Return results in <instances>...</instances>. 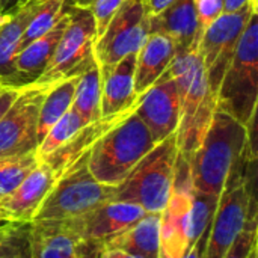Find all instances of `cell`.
Instances as JSON below:
<instances>
[{"label": "cell", "mask_w": 258, "mask_h": 258, "mask_svg": "<svg viewBox=\"0 0 258 258\" xmlns=\"http://www.w3.org/2000/svg\"><path fill=\"white\" fill-rule=\"evenodd\" d=\"M177 157L178 148L174 133L156 144L130 174L115 186L112 200L136 204L147 213H162L172 194Z\"/></svg>", "instance_id": "277c9868"}, {"label": "cell", "mask_w": 258, "mask_h": 258, "mask_svg": "<svg viewBox=\"0 0 258 258\" xmlns=\"http://www.w3.org/2000/svg\"><path fill=\"white\" fill-rule=\"evenodd\" d=\"M2 15H3V11H2V2H0V18H2Z\"/></svg>", "instance_id": "7bdbcfd3"}, {"label": "cell", "mask_w": 258, "mask_h": 258, "mask_svg": "<svg viewBox=\"0 0 258 258\" xmlns=\"http://www.w3.org/2000/svg\"><path fill=\"white\" fill-rule=\"evenodd\" d=\"M258 103V12H252L234 56L225 70L216 110L228 113L243 125L255 121Z\"/></svg>", "instance_id": "5b68a950"}, {"label": "cell", "mask_w": 258, "mask_h": 258, "mask_svg": "<svg viewBox=\"0 0 258 258\" xmlns=\"http://www.w3.org/2000/svg\"><path fill=\"white\" fill-rule=\"evenodd\" d=\"M125 0H92L86 9L92 14L94 21H95V30H97V38L106 30L107 24L113 18V15L119 11Z\"/></svg>", "instance_id": "d6a6232c"}, {"label": "cell", "mask_w": 258, "mask_h": 258, "mask_svg": "<svg viewBox=\"0 0 258 258\" xmlns=\"http://www.w3.org/2000/svg\"><path fill=\"white\" fill-rule=\"evenodd\" d=\"M0 85H2V83H0Z\"/></svg>", "instance_id": "f6af8a7d"}, {"label": "cell", "mask_w": 258, "mask_h": 258, "mask_svg": "<svg viewBox=\"0 0 258 258\" xmlns=\"http://www.w3.org/2000/svg\"><path fill=\"white\" fill-rule=\"evenodd\" d=\"M154 145L156 142L148 127L133 112L89 150V172L97 181L115 187Z\"/></svg>", "instance_id": "3957f363"}, {"label": "cell", "mask_w": 258, "mask_h": 258, "mask_svg": "<svg viewBox=\"0 0 258 258\" xmlns=\"http://www.w3.org/2000/svg\"><path fill=\"white\" fill-rule=\"evenodd\" d=\"M175 42L163 33H150L136 53L135 94L139 97L171 67L177 54Z\"/></svg>", "instance_id": "d6986e66"}, {"label": "cell", "mask_w": 258, "mask_h": 258, "mask_svg": "<svg viewBox=\"0 0 258 258\" xmlns=\"http://www.w3.org/2000/svg\"><path fill=\"white\" fill-rule=\"evenodd\" d=\"M38 163L36 151L0 157V200L15 190Z\"/></svg>", "instance_id": "484cf974"}, {"label": "cell", "mask_w": 258, "mask_h": 258, "mask_svg": "<svg viewBox=\"0 0 258 258\" xmlns=\"http://www.w3.org/2000/svg\"><path fill=\"white\" fill-rule=\"evenodd\" d=\"M254 128L255 121L243 125L228 113L215 112L201 144L187 160L194 190L221 200L230 180L249 159H255Z\"/></svg>", "instance_id": "6da1fadb"}, {"label": "cell", "mask_w": 258, "mask_h": 258, "mask_svg": "<svg viewBox=\"0 0 258 258\" xmlns=\"http://www.w3.org/2000/svg\"><path fill=\"white\" fill-rule=\"evenodd\" d=\"M136 53L124 56L104 77L101 86V116L113 115L136 104Z\"/></svg>", "instance_id": "603a6c76"}, {"label": "cell", "mask_w": 258, "mask_h": 258, "mask_svg": "<svg viewBox=\"0 0 258 258\" xmlns=\"http://www.w3.org/2000/svg\"><path fill=\"white\" fill-rule=\"evenodd\" d=\"M41 0H24L0 18V83L18 85L15 57L21 47L24 32L32 21Z\"/></svg>", "instance_id": "ac0fdd59"}, {"label": "cell", "mask_w": 258, "mask_h": 258, "mask_svg": "<svg viewBox=\"0 0 258 258\" xmlns=\"http://www.w3.org/2000/svg\"><path fill=\"white\" fill-rule=\"evenodd\" d=\"M98 258H138L135 255H130L121 249H103Z\"/></svg>", "instance_id": "74e56055"}, {"label": "cell", "mask_w": 258, "mask_h": 258, "mask_svg": "<svg viewBox=\"0 0 258 258\" xmlns=\"http://www.w3.org/2000/svg\"><path fill=\"white\" fill-rule=\"evenodd\" d=\"M88 153L57 177L32 222L70 221L113 198L115 187L97 181L89 172Z\"/></svg>", "instance_id": "8992f818"}, {"label": "cell", "mask_w": 258, "mask_h": 258, "mask_svg": "<svg viewBox=\"0 0 258 258\" xmlns=\"http://www.w3.org/2000/svg\"><path fill=\"white\" fill-rule=\"evenodd\" d=\"M195 12H197V36L194 50L207 30L210 24H213L224 14V0H195Z\"/></svg>", "instance_id": "4dcf8cb0"}, {"label": "cell", "mask_w": 258, "mask_h": 258, "mask_svg": "<svg viewBox=\"0 0 258 258\" xmlns=\"http://www.w3.org/2000/svg\"><path fill=\"white\" fill-rule=\"evenodd\" d=\"M77 79L79 74L54 83L44 97L38 119V142H41L45 133L50 130V127L71 109Z\"/></svg>", "instance_id": "d4e9b609"}, {"label": "cell", "mask_w": 258, "mask_h": 258, "mask_svg": "<svg viewBox=\"0 0 258 258\" xmlns=\"http://www.w3.org/2000/svg\"><path fill=\"white\" fill-rule=\"evenodd\" d=\"M53 85L26 83L0 116V157L20 156L38 148V119L44 97Z\"/></svg>", "instance_id": "30bf717a"}, {"label": "cell", "mask_w": 258, "mask_h": 258, "mask_svg": "<svg viewBox=\"0 0 258 258\" xmlns=\"http://www.w3.org/2000/svg\"><path fill=\"white\" fill-rule=\"evenodd\" d=\"M169 71L175 79L180 97V122L175 132L177 148L178 154L189 160L216 112V95L210 91L197 50L177 51Z\"/></svg>", "instance_id": "7a4b0ae2"}, {"label": "cell", "mask_w": 258, "mask_h": 258, "mask_svg": "<svg viewBox=\"0 0 258 258\" xmlns=\"http://www.w3.org/2000/svg\"><path fill=\"white\" fill-rule=\"evenodd\" d=\"M194 186L189 162L178 154L172 194L160 213V258H181L190 248L189 219Z\"/></svg>", "instance_id": "7c38bea8"}, {"label": "cell", "mask_w": 258, "mask_h": 258, "mask_svg": "<svg viewBox=\"0 0 258 258\" xmlns=\"http://www.w3.org/2000/svg\"><path fill=\"white\" fill-rule=\"evenodd\" d=\"M103 249H121L138 258H160V213H145L138 222L104 242Z\"/></svg>", "instance_id": "7402d4cb"}, {"label": "cell", "mask_w": 258, "mask_h": 258, "mask_svg": "<svg viewBox=\"0 0 258 258\" xmlns=\"http://www.w3.org/2000/svg\"><path fill=\"white\" fill-rule=\"evenodd\" d=\"M145 213L136 204L110 200L79 218L63 222H67L80 240L103 248L104 242L138 222Z\"/></svg>", "instance_id": "5bb4252c"}, {"label": "cell", "mask_w": 258, "mask_h": 258, "mask_svg": "<svg viewBox=\"0 0 258 258\" xmlns=\"http://www.w3.org/2000/svg\"><path fill=\"white\" fill-rule=\"evenodd\" d=\"M56 180V172L39 160L18 187L0 200V219L9 224H30Z\"/></svg>", "instance_id": "9a60e30c"}, {"label": "cell", "mask_w": 258, "mask_h": 258, "mask_svg": "<svg viewBox=\"0 0 258 258\" xmlns=\"http://www.w3.org/2000/svg\"><path fill=\"white\" fill-rule=\"evenodd\" d=\"M135 113L148 127L156 144L177 132L180 122V97L169 68L138 97Z\"/></svg>", "instance_id": "4fadbf2b"}, {"label": "cell", "mask_w": 258, "mask_h": 258, "mask_svg": "<svg viewBox=\"0 0 258 258\" xmlns=\"http://www.w3.org/2000/svg\"><path fill=\"white\" fill-rule=\"evenodd\" d=\"M148 35L150 17L144 0H125L94 42V54L101 76L104 77L124 56L138 53Z\"/></svg>", "instance_id": "9c48e42d"}, {"label": "cell", "mask_w": 258, "mask_h": 258, "mask_svg": "<svg viewBox=\"0 0 258 258\" xmlns=\"http://www.w3.org/2000/svg\"><path fill=\"white\" fill-rule=\"evenodd\" d=\"M248 5H251L254 9H258V0H224V12L233 14L243 9Z\"/></svg>", "instance_id": "8d00e7d4"}, {"label": "cell", "mask_w": 258, "mask_h": 258, "mask_svg": "<svg viewBox=\"0 0 258 258\" xmlns=\"http://www.w3.org/2000/svg\"><path fill=\"white\" fill-rule=\"evenodd\" d=\"M2 2V11H3V15L5 14H8L9 11H12V9H15L21 2H24V0H0Z\"/></svg>", "instance_id": "f35d334b"}, {"label": "cell", "mask_w": 258, "mask_h": 258, "mask_svg": "<svg viewBox=\"0 0 258 258\" xmlns=\"http://www.w3.org/2000/svg\"><path fill=\"white\" fill-rule=\"evenodd\" d=\"M210 228V227H209ZM209 228L207 231L186 251V254L181 258H203L204 255V249H206V243H207V239H209Z\"/></svg>", "instance_id": "e575fe53"}, {"label": "cell", "mask_w": 258, "mask_h": 258, "mask_svg": "<svg viewBox=\"0 0 258 258\" xmlns=\"http://www.w3.org/2000/svg\"><path fill=\"white\" fill-rule=\"evenodd\" d=\"M23 85H0V116L11 106L14 98L18 95Z\"/></svg>", "instance_id": "836d02e7"}, {"label": "cell", "mask_w": 258, "mask_h": 258, "mask_svg": "<svg viewBox=\"0 0 258 258\" xmlns=\"http://www.w3.org/2000/svg\"><path fill=\"white\" fill-rule=\"evenodd\" d=\"M248 258H258V248H257V246H254V248H252V251L249 252Z\"/></svg>", "instance_id": "b9f144b4"}, {"label": "cell", "mask_w": 258, "mask_h": 258, "mask_svg": "<svg viewBox=\"0 0 258 258\" xmlns=\"http://www.w3.org/2000/svg\"><path fill=\"white\" fill-rule=\"evenodd\" d=\"M86 122L76 110L70 109L65 115H62L45 133L42 141L39 142L36 148V154L39 159H44L45 156L51 154L54 150H57L60 145H63L74 133H77L82 127H85Z\"/></svg>", "instance_id": "4316f807"}, {"label": "cell", "mask_w": 258, "mask_h": 258, "mask_svg": "<svg viewBox=\"0 0 258 258\" xmlns=\"http://www.w3.org/2000/svg\"><path fill=\"white\" fill-rule=\"evenodd\" d=\"M218 206H219V198L194 190L190 219H189V243H190V246L207 231V228L210 227V224L215 218Z\"/></svg>", "instance_id": "f1b7e54d"}, {"label": "cell", "mask_w": 258, "mask_h": 258, "mask_svg": "<svg viewBox=\"0 0 258 258\" xmlns=\"http://www.w3.org/2000/svg\"><path fill=\"white\" fill-rule=\"evenodd\" d=\"M100 245L80 240L67 222H32L30 258H98Z\"/></svg>", "instance_id": "2e32d148"}, {"label": "cell", "mask_w": 258, "mask_h": 258, "mask_svg": "<svg viewBox=\"0 0 258 258\" xmlns=\"http://www.w3.org/2000/svg\"><path fill=\"white\" fill-rule=\"evenodd\" d=\"M257 210L249 216L246 227L243 228V231L240 233V236L237 237V240L234 242V245L231 246L230 252L227 254L225 258H248L249 252L252 251L254 246H257Z\"/></svg>", "instance_id": "1f68e13d"}, {"label": "cell", "mask_w": 258, "mask_h": 258, "mask_svg": "<svg viewBox=\"0 0 258 258\" xmlns=\"http://www.w3.org/2000/svg\"><path fill=\"white\" fill-rule=\"evenodd\" d=\"M71 18V9L65 12V15L44 35L29 42L24 48H21L15 57V73L17 83L26 85L35 82L47 68L56 45L67 29V24Z\"/></svg>", "instance_id": "ffe728a7"}, {"label": "cell", "mask_w": 258, "mask_h": 258, "mask_svg": "<svg viewBox=\"0 0 258 258\" xmlns=\"http://www.w3.org/2000/svg\"><path fill=\"white\" fill-rule=\"evenodd\" d=\"M97 38L95 21L86 8L71 9V18L62 33L56 50L36 83L54 85L63 79L80 74L94 57V42Z\"/></svg>", "instance_id": "ba28073f"}, {"label": "cell", "mask_w": 258, "mask_h": 258, "mask_svg": "<svg viewBox=\"0 0 258 258\" xmlns=\"http://www.w3.org/2000/svg\"><path fill=\"white\" fill-rule=\"evenodd\" d=\"M135 109H136V104L125 110H121L118 113L100 116L98 119L82 127L77 133H74L63 145H60L51 154H48L39 160L45 162L59 177L70 165H73L83 154H86L109 130H112L115 125H118L121 121H124L130 113H133Z\"/></svg>", "instance_id": "e0dca14e"}, {"label": "cell", "mask_w": 258, "mask_h": 258, "mask_svg": "<svg viewBox=\"0 0 258 258\" xmlns=\"http://www.w3.org/2000/svg\"><path fill=\"white\" fill-rule=\"evenodd\" d=\"M101 86L103 76L94 54L86 68L79 74L71 106V109L76 110L86 122H92L101 116Z\"/></svg>", "instance_id": "cb8c5ba5"}, {"label": "cell", "mask_w": 258, "mask_h": 258, "mask_svg": "<svg viewBox=\"0 0 258 258\" xmlns=\"http://www.w3.org/2000/svg\"><path fill=\"white\" fill-rule=\"evenodd\" d=\"M0 258H30V224H14L0 236Z\"/></svg>", "instance_id": "f546056e"}, {"label": "cell", "mask_w": 258, "mask_h": 258, "mask_svg": "<svg viewBox=\"0 0 258 258\" xmlns=\"http://www.w3.org/2000/svg\"><path fill=\"white\" fill-rule=\"evenodd\" d=\"M0 222H3V221H2V219H0Z\"/></svg>", "instance_id": "ee69618b"}, {"label": "cell", "mask_w": 258, "mask_h": 258, "mask_svg": "<svg viewBox=\"0 0 258 258\" xmlns=\"http://www.w3.org/2000/svg\"><path fill=\"white\" fill-rule=\"evenodd\" d=\"M174 2L175 0H144V5H145V11H147L148 17L151 18V17L162 14Z\"/></svg>", "instance_id": "d590c367"}, {"label": "cell", "mask_w": 258, "mask_h": 258, "mask_svg": "<svg viewBox=\"0 0 258 258\" xmlns=\"http://www.w3.org/2000/svg\"><path fill=\"white\" fill-rule=\"evenodd\" d=\"M68 2L70 0H41V3L38 5V8L35 11L32 21L29 23V26L24 32L20 50L24 48L33 39L44 35L47 30H50L68 11L67 9Z\"/></svg>", "instance_id": "83f0119b"}, {"label": "cell", "mask_w": 258, "mask_h": 258, "mask_svg": "<svg viewBox=\"0 0 258 258\" xmlns=\"http://www.w3.org/2000/svg\"><path fill=\"white\" fill-rule=\"evenodd\" d=\"M14 224H9V222H0V236L2 234H5L11 227H12Z\"/></svg>", "instance_id": "60d3db41"}, {"label": "cell", "mask_w": 258, "mask_h": 258, "mask_svg": "<svg viewBox=\"0 0 258 258\" xmlns=\"http://www.w3.org/2000/svg\"><path fill=\"white\" fill-rule=\"evenodd\" d=\"M257 210L251 183L246 175L236 174L219 200L209 228V239L203 258H225Z\"/></svg>", "instance_id": "52a82bcc"}, {"label": "cell", "mask_w": 258, "mask_h": 258, "mask_svg": "<svg viewBox=\"0 0 258 258\" xmlns=\"http://www.w3.org/2000/svg\"><path fill=\"white\" fill-rule=\"evenodd\" d=\"M71 3H73V6H76V8H86L92 0H70Z\"/></svg>", "instance_id": "ab89813d"}, {"label": "cell", "mask_w": 258, "mask_h": 258, "mask_svg": "<svg viewBox=\"0 0 258 258\" xmlns=\"http://www.w3.org/2000/svg\"><path fill=\"white\" fill-rule=\"evenodd\" d=\"M252 12H258V9H254L251 5L233 14L224 12L213 24L207 27L197 45L210 91L215 95H218L225 70L234 56L239 39Z\"/></svg>", "instance_id": "8fae6325"}, {"label": "cell", "mask_w": 258, "mask_h": 258, "mask_svg": "<svg viewBox=\"0 0 258 258\" xmlns=\"http://www.w3.org/2000/svg\"><path fill=\"white\" fill-rule=\"evenodd\" d=\"M150 33L171 38L178 51L194 50L197 36L195 0H175L162 14L150 18Z\"/></svg>", "instance_id": "44dd1931"}]
</instances>
